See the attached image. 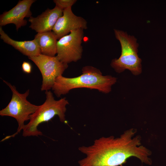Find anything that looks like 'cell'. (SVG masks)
Listing matches in <instances>:
<instances>
[{"mask_svg":"<svg viewBox=\"0 0 166 166\" xmlns=\"http://www.w3.org/2000/svg\"><path fill=\"white\" fill-rule=\"evenodd\" d=\"M136 132L131 128L119 137H102L95 140L92 145L79 147V150L86 157L78 162L79 166H118L132 156L142 162L151 164L148 156L151 152L141 145L139 136L133 137Z\"/></svg>","mask_w":166,"mask_h":166,"instance_id":"6da1fadb","label":"cell"},{"mask_svg":"<svg viewBox=\"0 0 166 166\" xmlns=\"http://www.w3.org/2000/svg\"><path fill=\"white\" fill-rule=\"evenodd\" d=\"M82 73L81 75L73 78L62 75L57 77L52 89L56 96L59 97L72 89L78 88L96 89L107 93L111 91L112 86L117 82L116 78L103 76L99 70L92 66L83 67Z\"/></svg>","mask_w":166,"mask_h":166,"instance_id":"7a4b0ae2","label":"cell"},{"mask_svg":"<svg viewBox=\"0 0 166 166\" xmlns=\"http://www.w3.org/2000/svg\"><path fill=\"white\" fill-rule=\"evenodd\" d=\"M45 101L30 115L29 122L25 125L23 129L24 136L42 135V132L38 129V126L42 123L50 121L55 116H58L61 122H66L65 113L66 106L69 104L68 100L65 97L55 100L50 90L45 91Z\"/></svg>","mask_w":166,"mask_h":166,"instance_id":"3957f363","label":"cell"},{"mask_svg":"<svg viewBox=\"0 0 166 166\" xmlns=\"http://www.w3.org/2000/svg\"><path fill=\"white\" fill-rule=\"evenodd\" d=\"M114 33L121 44V54L119 58L112 60L111 66L119 73L128 69L135 75H139L142 72V60L138 55L137 39L122 30L114 29Z\"/></svg>","mask_w":166,"mask_h":166,"instance_id":"277c9868","label":"cell"},{"mask_svg":"<svg viewBox=\"0 0 166 166\" xmlns=\"http://www.w3.org/2000/svg\"><path fill=\"white\" fill-rule=\"evenodd\" d=\"M3 81L10 88L12 95L7 105L0 110V115L8 116L14 118L17 121L18 127L16 132L6 136L2 141L14 137L23 130L25 126V122L29 120L30 115L33 114L39 106L32 104L27 100L30 93L29 89L27 90L24 93H20L15 86L4 80Z\"/></svg>","mask_w":166,"mask_h":166,"instance_id":"5b68a950","label":"cell"},{"mask_svg":"<svg viewBox=\"0 0 166 166\" xmlns=\"http://www.w3.org/2000/svg\"><path fill=\"white\" fill-rule=\"evenodd\" d=\"M28 58L37 65L42 74L41 91L52 89L56 78L62 75L68 67V64L60 61L57 56L51 57L40 54Z\"/></svg>","mask_w":166,"mask_h":166,"instance_id":"8992f818","label":"cell"},{"mask_svg":"<svg viewBox=\"0 0 166 166\" xmlns=\"http://www.w3.org/2000/svg\"><path fill=\"white\" fill-rule=\"evenodd\" d=\"M83 30L80 29L72 31L57 41V56L62 63L68 64L81 58Z\"/></svg>","mask_w":166,"mask_h":166,"instance_id":"52a82bcc","label":"cell"},{"mask_svg":"<svg viewBox=\"0 0 166 166\" xmlns=\"http://www.w3.org/2000/svg\"><path fill=\"white\" fill-rule=\"evenodd\" d=\"M34 0H19L17 5L8 11L4 12L0 16V26H5L9 24H14L17 31L27 23L24 19L30 17L32 14L30 8Z\"/></svg>","mask_w":166,"mask_h":166,"instance_id":"ba28073f","label":"cell"},{"mask_svg":"<svg viewBox=\"0 0 166 166\" xmlns=\"http://www.w3.org/2000/svg\"><path fill=\"white\" fill-rule=\"evenodd\" d=\"M87 28L86 20L74 14L70 7L63 10L62 15L57 20L52 31L59 40L72 31Z\"/></svg>","mask_w":166,"mask_h":166,"instance_id":"9c48e42d","label":"cell"},{"mask_svg":"<svg viewBox=\"0 0 166 166\" xmlns=\"http://www.w3.org/2000/svg\"><path fill=\"white\" fill-rule=\"evenodd\" d=\"M63 10L57 6L47 9L36 17L32 16L29 19V27L38 33L52 31L58 19L63 15Z\"/></svg>","mask_w":166,"mask_h":166,"instance_id":"30bf717a","label":"cell"},{"mask_svg":"<svg viewBox=\"0 0 166 166\" xmlns=\"http://www.w3.org/2000/svg\"><path fill=\"white\" fill-rule=\"evenodd\" d=\"M0 38L5 43L11 45L23 55L28 57L38 56L42 54L40 48L35 39L19 41L10 38L0 27Z\"/></svg>","mask_w":166,"mask_h":166,"instance_id":"8fae6325","label":"cell"},{"mask_svg":"<svg viewBox=\"0 0 166 166\" xmlns=\"http://www.w3.org/2000/svg\"><path fill=\"white\" fill-rule=\"evenodd\" d=\"M34 39L37 42L41 54L47 56H55L57 53V38L53 31L38 33Z\"/></svg>","mask_w":166,"mask_h":166,"instance_id":"7c38bea8","label":"cell"},{"mask_svg":"<svg viewBox=\"0 0 166 166\" xmlns=\"http://www.w3.org/2000/svg\"><path fill=\"white\" fill-rule=\"evenodd\" d=\"M76 0H54L56 6L63 10L69 7H72L77 2Z\"/></svg>","mask_w":166,"mask_h":166,"instance_id":"4fadbf2b","label":"cell"},{"mask_svg":"<svg viewBox=\"0 0 166 166\" xmlns=\"http://www.w3.org/2000/svg\"><path fill=\"white\" fill-rule=\"evenodd\" d=\"M22 69L23 72L29 74L31 72L32 66L29 62L24 61L22 64Z\"/></svg>","mask_w":166,"mask_h":166,"instance_id":"5bb4252c","label":"cell"}]
</instances>
